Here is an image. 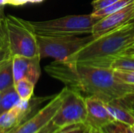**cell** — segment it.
<instances>
[{"instance_id": "cell-1", "label": "cell", "mask_w": 134, "mask_h": 133, "mask_svg": "<svg viewBox=\"0 0 134 133\" xmlns=\"http://www.w3.org/2000/svg\"><path fill=\"white\" fill-rule=\"evenodd\" d=\"M52 78L82 96H96L104 102L122 100L134 93V85L119 82L111 68L55 60L45 67Z\"/></svg>"}, {"instance_id": "cell-2", "label": "cell", "mask_w": 134, "mask_h": 133, "mask_svg": "<svg viewBox=\"0 0 134 133\" xmlns=\"http://www.w3.org/2000/svg\"><path fill=\"white\" fill-rule=\"evenodd\" d=\"M133 42L134 21L94 38L65 61L111 68L115 59Z\"/></svg>"}, {"instance_id": "cell-3", "label": "cell", "mask_w": 134, "mask_h": 133, "mask_svg": "<svg viewBox=\"0 0 134 133\" xmlns=\"http://www.w3.org/2000/svg\"><path fill=\"white\" fill-rule=\"evenodd\" d=\"M4 29L11 56H39L37 34L31 21L7 15L4 20Z\"/></svg>"}, {"instance_id": "cell-4", "label": "cell", "mask_w": 134, "mask_h": 133, "mask_svg": "<svg viewBox=\"0 0 134 133\" xmlns=\"http://www.w3.org/2000/svg\"><path fill=\"white\" fill-rule=\"evenodd\" d=\"M100 19V17L90 13L87 15H71L54 20L31 22L35 34L38 35L61 36L91 34L93 26Z\"/></svg>"}, {"instance_id": "cell-5", "label": "cell", "mask_w": 134, "mask_h": 133, "mask_svg": "<svg viewBox=\"0 0 134 133\" xmlns=\"http://www.w3.org/2000/svg\"><path fill=\"white\" fill-rule=\"evenodd\" d=\"M93 38L92 34L86 37H79L78 35L45 36L37 34L39 57L40 59L51 57L58 61H65Z\"/></svg>"}, {"instance_id": "cell-6", "label": "cell", "mask_w": 134, "mask_h": 133, "mask_svg": "<svg viewBox=\"0 0 134 133\" xmlns=\"http://www.w3.org/2000/svg\"><path fill=\"white\" fill-rule=\"evenodd\" d=\"M65 88L61 104L52 119V123L62 129L71 125L86 124L87 111L86 98L81 93Z\"/></svg>"}, {"instance_id": "cell-7", "label": "cell", "mask_w": 134, "mask_h": 133, "mask_svg": "<svg viewBox=\"0 0 134 133\" xmlns=\"http://www.w3.org/2000/svg\"><path fill=\"white\" fill-rule=\"evenodd\" d=\"M64 92L65 88H64L59 93L54 95L44 107L31 115V118L10 133H36L46 127L51 122L53 116L58 111Z\"/></svg>"}, {"instance_id": "cell-8", "label": "cell", "mask_w": 134, "mask_h": 133, "mask_svg": "<svg viewBox=\"0 0 134 133\" xmlns=\"http://www.w3.org/2000/svg\"><path fill=\"white\" fill-rule=\"evenodd\" d=\"M134 21V1L123 8L100 18L93 26L92 35L97 38Z\"/></svg>"}, {"instance_id": "cell-9", "label": "cell", "mask_w": 134, "mask_h": 133, "mask_svg": "<svg viewBox=\"0 0 134 133\" xmlns=\"http://www.w3.org/2000/svg\"><path fill=\"white\" fill-rule=\"evenodd\" d=\"M87 117L86 125L89 128L102 130L116 122L108 111L104 102L96 96H86Z\"/></svg>"}, {"instance_id": "cell-10", "label": "cell", "mask_w": 134, "mask_h": 133, "mask_svg": "<svg viewBox=\"0 0 134 133\" xmlns=\"http://www.w3.org/2000/svg\"><path fill=\"white\" fill-rule=\"evenodd\" d=\"M40 57H27L23 56H12L14 83L20 79L27 78L35 85L41 75Z\"/></svg>"}, {"instance_id": "cell-11", "label": "cell", "mask_w": 134, "mask_h": 133, "mask_svg": "<svg viewBox=\"0 0 134 133\" xmlns=\"http://www.w3.org/2000/svg\"><path fill=\"white\" fill-rule=\"evenodd\" d=\"M104 103L108 111L116 122L127 126H133L134 114L121 100L104 102Z\"/></svg>"}, {"instance_id": "cell-12", "label": "cell", "mask_w": 134, "mask_h": 133, "mask_svg": "<svg viewBox=\"0 0 134 133\" xmlns=\"http://www.w3.org/2000/svg\"><path fill=\"white\" fill-rule=\"evenodd\" d=\"M20 101L14 85L1 92L0 96V114L8 111Z\"/></svg>"}, {"instance_id": "cell-13", "label": "cell", "mask_w": 134, "mask_h": 133, "mask_svg": "<svg viewBox=\"0 0 134 133\" xmlns=\"http://www.w3.org/2000/svg\"><path fill=\"white\" fill-rule=\"evenodd\" d=\"M14 85L12 57L0 64V92Z\"/></svg>"}, {"instance_id": "cell-14", "label": "cell", "mask_w": 134, "mask_h": 133, "mask_svg": "<svg viewBox=\"0 0 134 133\" xmlns=\"http://www.w3.org/2000/svg\"><path fill=\"white\" fill-rule=\"evenodd\" d=\"M35 85L27 78L20 79L14 83L15 89L22 100H28L33 96Z\"/></svg>"}, {"instance_id": "cell-15", "label": "cell", "mask_w": 134, "mask_h": 133, "mask_svg": "<svg viewBox=\"0 0 134 133\" xmlns=\"http://www.w3.org/2000/svg\"><path fill=\"white\" fill-rule=\"evenodd\" d=\"M112 70L134 71V55H120L112 62Z\"/></svg>"}, {"instance_id": "cell-16", "label": "cell", "mask_w": 134, "mask_h": 133, "mask_svg": "<svg viewBox=\"0 0 134 133\" xmlns=\"http://www.w3.org/2000/svg\"><path fill=\"white\" fill-rule=\"evenodd\" d=\"M134 0H119L117 1L115 3H114L113 5L108 6V7H106L103 9H100L99 11H97V12H93L92 14L95 16H98V17H104L105 16H108L122 8H123L124 6L129 5L130 3H131L132 2H133Z\"/></svg>"}, {"instance_id": "cell-17", "label": "cell", "mask_w": 134, "mask_h": 133, "mask_svg": "<svg viewBox=\"0 0 134 133\" xmlns=\"http://www.w3.org/2000/svg\"><path fill=\"white\" fill-rule=\"evenodd\" d=\"M115 78L120 82L134 85V71L113 70Z\"/></svg>"}, {"instance_id": "cell-18", "label": "cell", "mask_w": 134, "mask_h": 133, "mask_svg": "<svg viewBox=\"0 0 134 133\" xmlns=\"http://www.w3.org/2000/svg\"><path fill=\"white\" fill-rule=\"evenodd\" d=\"M88 129L86 124H79L60 129L56 133H86Z\"/></svg>"}, {"instance_id": "cell-19", "label": "cell", "mask_w": 134, "mask_h": 133, "mask_svg": "<svg viewBox=\"0 0 134 133\" xmlns=\"http://www.w3.org/2000/svg\"><path fill=\"white\" fill-rule=\"evenodd\" d=\"M117 1L119 0H93L92 2L93 12H97L106 7H108L115 3Z\"/></svg>"}, {"instance_id": "cell-20", "label": "cell", "mask_w": 134, "mask_h": 133, "mask_svg": "<svg viewBox=\"0 0 134 133\" xmlns=\"http://www.w3.org/2000/svg\"><path fill=\"white\" fill-rule=\"evenodd\" d=\"M12 57L10 56L9 51L8 49V47L6 45V43L5 45H3L2 47L0 48V64L2 63L5 60H6L7 59Z\"/></svg>"}, {"instance_id": "cell-21", "label": "cell", "mask_w": 134, "mask_h": 133, "mask_svg": "<svg viewBox=\"0 0 134 133\" xmlns=\"http://www.w3.org/2000/svg\"><path fill=\"white\" fill-rule=\"evenodd\" d=\"M59 130H60V129H58L57 126H55L51 122L46 127H44L42 129H41L39 132L36 133H56Z\"/></svg>"}, {"instance_id": "cell-22", "label": "cell", "mask_w": 134, "mask_h": 133, "mask_svg": "<svg viewBox=\"0 0 134 133\" xmlns=\"http://www.w3.org/2000/svg\"><path fill=\"white\" fill-rule=\"evenodd\" d=\"M6 43L5 42V32L4 29V24L0 26V48L5 45Z\"/></svg>"}, {"instance_id": "cell-23", "label": "cell", "mask_w": 134, "mask_h": 133, "mask_svg": "<svg viewBox=\"0 0 134 133\" xmlns=\"http://www.w3.org/2000/svg\"><path fill=\"white\" fill-rule=\"evenodd\" d=\"M29 1L30 0H9L8 4L13 5H22L29 2Z\"/></svg>"}, {"instance_id": "cell-24", "label": "cell", "mask_w": 134, "mask_h": 133, "mask_svg": "<svg viewBox=\"0 0 134 133\" xmlns=\"http://www.w3.org/2000/svg\"><path fill=\"white\" fill-rule=\"evenodd\" d=\"M121 55H134V42L129 45Z\"/></svg>"}, {"instance_id": "cell-25", "label": "cell", "mask_w": 134, "mask_h": 133, "mask_svg": "<svg viewBox=\"0 0 134 133\" xmlns=\"http://www.w3.org/2000/svg\"><path fill=\"white\" fill-rule=\"evenodd\" d=\"M5 18V15L4 13V5H0V26L4 24V20Z\"/></svg>"}, {"instance_id": "cell-26", "label": "cell", "mask_w": 134, "mask_h": 133, "mask_svg": "<svg viewBox=\"0 0 134 133\" xmlns=\"http://www.w3.org/2000/svg\"><path fill=\"white\" fill-rule=\"evenodd\" d=\"M86 133H104L101 130H99V129H93V128H89Z\"/></svg>"}, {"instance_id": "cell-27", "label": "cell", "mask_w": 134, "mask_h": 133, "mask_svg": "<svg viewBox=\"0 0 134 133\" xmlns=\"http://www.w3.org/2000/svg\"><path fill=\"white\" fill-rule=\"evenodd\" d=\"M125 132L126 133H134V130L131 126H126V129H125Z\"/></svg>"}, {"instance_id": "cell-28", "label": "cell", "mask_w": 134, "mask_h": 133, "mask_svg": "<svg viewBox=\"0 0 134 133\" xmlns=\"http://www.w3.org/2000/svg\"><path fill=\"white\" fill-rule=\"evenodd\" d=\"M9 3V0H0V5H6Z\"/></svg>"}, {"instance_id": "cell-29", "label": "cell", "mask_w": 134, "mask_h": 133, "mask_svg": "<svg viewBox=\"0 0 134 133\" xmlns=\"http://www.w3.org/2000/svg\"><path fill=\"white\" fill-rule=\"evenodd\" d=\"M42 1H44V0H30L29 2H31V3H39V2H42Z\"/></svg>"}, {"instance_id": "cell-30", "label": "cell", "mask_w": 134, "mask_h": 133, "mask_svg": "<svg viewBox=\"0 0 134 133\" xmlns=\"http://www.w3.org/2000/svg\"><path fill=\"white\" fill-rule=\"evenodd\" d=\"M130 109H131V108H130ZM131 110H132V111H133V114H134V109H131Z\"/></svg>"}, {"instance_id": "cell-31", "label": "cell", "mask_w": 134, "mask_h": 133, "mask_svg": "<svg viewBox=\"0 0 134 133\" xmlns=\"http://www.w3.org/2000/svg\"><path fill=\"white\" fill-rule=\"evenodd\" d=\"M131 127L133 128V130H134V125H133V126H131Z\"/></svg>"}, {"instance_id": "cell-32", "label": "cell", "mask_w": 134, "mask_h": 133, "mask_svg": "<svg viewBox=\"0 0 134 133\" xmlns=\"http://www.w3.org/2000/svg\"><path fill=\"white\" fill-rule=\"evenodd\" d=\"M0 96H1V92H0Z\"/></svg>"}, {"instance_id": "cell-33", "label": "cell", "mask_w": 134, "mask_h": 133, "mask_svg": "<svg viewBox=\"0 0 134 133\" xmlns=\"http://www.w3.org/2000/svg\"><path fill=\"white\" fill-rule=\"evenodd\" d=\"M0 133H3V132H0Z\"/></svg>"}]
</instances>
